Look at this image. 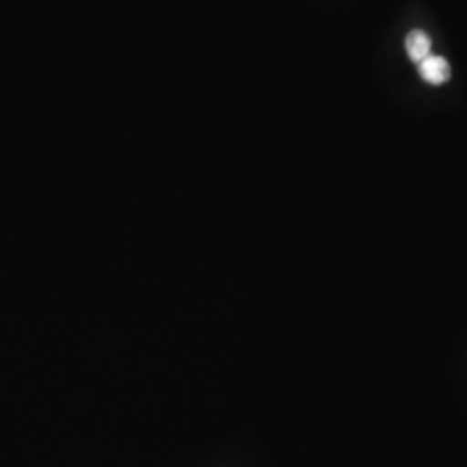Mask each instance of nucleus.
<instances>
[{
    "label": "nucleus",
    "mask_w": 467,
    "mask_h": 467,
    "mask_svg": "<svg viewBox=\"0 0 467 467\" xmlns=\"http://www.w3.org/2000/svg\"><path fill=\"white\" fill-rule=\"evenodd\" d=\"M419 67V75L422 77V80H426L428 84L440 85L445 84L451 78V65L445 57L441 56H434L430 54Z\"/></svg>",
    "instance_id": "obj_1"
},
{
    "label": "nucleus",
    "mask_w": 467,
    "mask_h": 467,
    "mask_svg": "<svg viewBox=\"0 0 467 467\" xmlns=\"http://www.w3.org/2000/svg\"><path fill=\"white\" fill-rule=\"evenodd\" d=\"M405 49H407L410 61L420 65L431 54V38L422 30H412L410 34L407 35Z\"/></svg>",
    "instance_id": "obj_2"
}]
</instances>
